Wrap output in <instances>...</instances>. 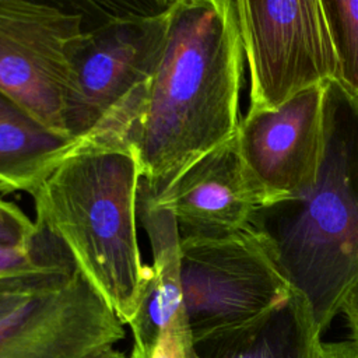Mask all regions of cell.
I'll return each instance as SVG.
<instances>
[{"label": "cell", "mask_w": 358, "mask_h": 358, "mask_svg": "<svg viewBox=\"0 0 358 358\" xmlns=\"http://www.w3.org/2000/svg\"><path fill=\"white\" fill-rule=\"evenodd\" d=\"M329 84L241 117L235 137L263 207L303 199L316 187L326 151Z\"/></svg>", "instance_id": "ba28073f"}, {"label": "cell", "mask_w": 358, "mask_h": 358, "mask_svg": "<svg viewBox=\"0 0 358 358\" xmlns=\"http://www.w3.org/2000/svg\"><path fill=\"white\" fill-rule=\"evenodd\" d=\"M73 270H76V264L66 248L42 228L31 246L0 250V278Z\"/></svg>", "instance_id": "5bb4252c"}, {"label": "cell", "mask_w": 358, "mask_h": 358, "mask_svg": "<svg viewBox=\"0 0 358 358\" xmlns=\"http://www.w3.org/2000/svg\"><path fill=\"white\" fill-rule=\"evenodd\" d=\"M317 358H358V345L351 340L322 343Z\"/></svg>", "instance_id": "d6986e66"}, {"label": "cell", "mask_w": 358, "mask_h": 358, "mask_svg": "<svg viewBox=\"0 0 358 358\" xmlns=\"http://www.w3.org/2000/svg\"><path fill=\"white\" fill-rule=\"evenodd\" d=\"M250 77L249 109L268 110L337 81L338 63L320 0H234Z\"/></svg>", "instance_id": "8992f818"}, {"label": "cell", "mask_w": 358, "mask_h": 358, "mask_svg": "<svg viewBox=\"0 0 358 358\" xmlns=\"http://www.w3.org/2000/svg\"><path fill=\"white\" fill-rule=\"evenodd\" d=\"M94 358H127V357H126L122 351H119V350H116V348L113 347V348H109V350H106V351H103V352L95 355Z\"/></svg>", "instance_id": "ffe728a7"}, {"label": "cell", "mask_w": 358, "mask_h": 358, "mask_svg": "<svg viewBox=\"0 0 358 358\" xmlns=\"http://www.w3.org/2000/svg\"><path fill=\"white\" fill-rule=\"evenodd\" d=\"M74 271H48L0 278V322L36 296L63 287Z\"/></svg>", "instance_id": "9a60e30c"}, {"label": "cell", "mask_w": 358, "mask_h": 358, "mask_svg": "<svg viewBox=\"0 0 358 358\" xmlns=\"http://www.w3.org/2000/svg\"><path fill=\"white\" fill-rule=\"evenodd\" d=\"M319 330L296 292L259 317L192 341L190 358H317Z\"/></svg>", "instance_id": "8fae6325"}, {"label": "cell", "mask_w": 358, "mask_h": 358, "mask_svg": "<svg viewBox=\"0 0 358 358\" xmlns=\"http://www.w3.org/2000/svg\"><path fill=\"white\" fill-rule=\"evenodd\" d=\"M180 282L192 341L248 323L292 294L270 243L250 225L180 239Z\"/></svg>", "instance_id": "5b68a950"}, {"label": "cell", "mask_w": 358, "mask_h": 358, "mask_svg": "<svg viewBox=\"0 0 358 358\" xmlns=\"http://www.w3.org/2000/svg\"><path fill=\"white\" fill-rule=\"evenodd\" d=\"M84 138L62 134L0 94V189L32 193Z\"/></svg>", "instance_id": "7c38bea8"}, {"label": "cell", "mask_w": 358, "mask_h": 358, "mask_svg": "<svg viewBox=\"0 0 358 358\" xmlns=\"http://www.w3.org/2000/svg\"><path fill=\"white\" fill-rule=\"evenodd\" d=\"M140 182L130 150L84 138L31 193L36 225L66 248L124 326L136 316L148 268L137 236Z\"/></svg>", "instance_id": "7a4b0ae2"}, {"label": "cell", "mask_w": 358, "mask_h": 358, "mask_svg": "<svg viewBox=\"0 0 358 358\" xmlns=\"http://www.w3.org/2000/svg\"><path fill=\"white\" fill-rule=\"evenodd\" d=\"M41 228L17 204L0 199V250L31 246Z\"/></svg>", "instance_id": "2e32d148"}, {"label": "cell", "mask_w": 358, "mask_h": 358, "mask_svg": "<svg viewBox=\"0 0 358 358\" xmlns=\"http://www.w3.org/2000/svg\"><path fill=\"white\" fill-rule=\"evenodd\" d=\"M172 1H71L83 32L70 53L64 127L74 138L101 130L151 78Z\"/></svg>", "instance_id": "277c9868"}, {"label": "cell", "mask_w": 358, "mask_h": 358, "mask_svg": "<svg viewBox=\"0 0 358 358\" xmlns=\"http://www.w3.org/2000/svg\"><path fill=\"white\" fill-rule=\"evenodd\" d=\"M151 199L155 207L173 215L180 239L235 234L249 227L255 213L263 207L235 136L207 152L165 192Z\"/></svg>", "instance_id": "30bf717a"}, {"label": "cell", "mask_w": 358, "mask_h": 358, "mask_svg": "<svg viewBox=\"0 0 358 358\" xmlns=\"http://www.w3.org/2000/svg\"><path fill=\"white\" fill-rule=\"evenodd\" d=\"M338 63L337 84L358 102V0H320Z\"/></svg>", "instance_id": "4fadbf2b"}, {"label": "cell", "mask_w": 358, "mask_h": 358, "mask_svg": "<svg viewBox=\"0 0 358 358\" xmlns=\"http://www.w3.org/2000/svg\"><path fill=\"white\" fill-rule=\"evenodd\" d=\"M341 313L345 316L348 329L351 333V341H354L358 345V281L354 284L351 291L348 292Z\"/></svg>", "instance_id": "ac0fdd59"}, {"label": "cell", "mask_w": 358, "mask_h": 358, "mask_svg": "<svg viewBox=\"0 0 358 358\" xmlns=\"http://www.w3.org/2000/svg\"><path fill=\"white\" fill-rule=\"evenodd\" d=\"M323 333L358 281V102L336 81L326 95V151L303 199L259 208L252 221Z\"/></svg>", "instance_id": "3957f363"}, {"label": "cell", "mask_w": 358, "mask_h": 358, "mask_svg": "<svg viewBox=\"0 0 358 358\" xmlns=\"http://www.w3.org/2000/svg\"><path fill=\"white\" fill-rule=\"evenodd\" d=\"M81 32L71 3L0 0V94L62 134L70 53Z\"/></svg>", "instance_id": "52a82bcc"}, {"label": "cell", "mask_w": 358, "mask_h": 358, "mask_svg": "<svg viewBox=\"0 0 358 358\" xmlns=\"http://www.w3.org/2000/svg\"><path fill=\"white\" fill-rule=\"evenodd\" d=\"M243 62L234 0H172L161 57L123 134L152 197L236 134Z\"/></svg>", "instance_id": "6da1fadb"}, {"label": "cell", "mask_w": 358, "mask_h": 358, "mask_svg": "<svg viewBox=\"0 0 358 358\" xmlns=\"http://www.w3.org/2000/svg\"><path fill=\"white\" fill-rule=\"evenodd\" d=\"M192 345L185 340L165 334L158 343L145 352H134L131 351L129 358H190Z\"/></svg>", "instance_id": "e0dca14e"}, {"label": "cell", "mask_w": 358, "mask_h": 358, "mask_svg": "<svg viewBox=\"0 0 358 358\" xmlns=\"http://www.w3.org/2000/svg\"><path fill=\"white\" fill-rule=\"evenodd\" d=\"M123 338L124 324L76 268L0 322V358H94Z\"/></svg>", "instance_id": "9c48e42d"}]
</instances>
